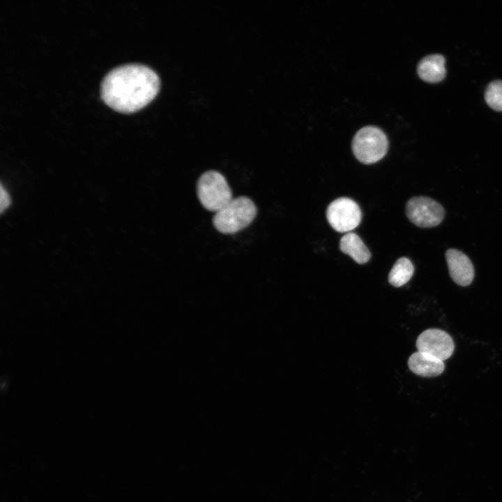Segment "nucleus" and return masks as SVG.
<instances>
[{
    "label": "nucleus",
    "mask_w": 502,
    "mask_h": 502,
    "mask_svg": "<svg viewBox=\"0 0 502 502\" xmlns=\"http://www.w3.org/2000/svg\"><path fill=\"white\" fill-rule=\"evenodd\" d=\"M159 89L160 79L153 69L142 63H130L116 66L104 76L100 96L114 109L132 112L151 102Z\"/></svg>",
    "instance_id": "obj_1"
},
{
    "label": "nucleus",
    "mask_w": 502,
    "mask_h": 502,
    "mask_svg": "<svg viewBox=\"0 0 502 502\" xmlns=\"http://www.w3.org/2000/svg\"><path fill=\"white\" fill-rule=\"evenodd\" d=\"M1 212L3 213L10 204V198L7 191L1 187Z\"/></svg>",
    "instance_id": "obj_14"
},
{
    "label": "nucleus",
    "mask_w": 502,
    "mask_h": 502,
    "mask_svg": "<svg viewBox=\"0 0 502 502\" xmlns=\"http://www.w3.org/2000/svg\"><path fill=\"white\" fill-rule=\"evenodd\" d=\"M326 216L334 230L344 233L354 229L359 225L362 219V212L355 201L343 197L329 204L326 208Z\"/></svg>",
    "instance_id": "obj_6"
},
{
    "label": "nucleus",
    "mask_w": 502,
    "mask_h": 502,
    "mask_svg": "<svg viewBox=\"0 0 502 502\" xmlns=\"http://www.w3.org/2000/svg\"><path fill=\"white\" fill-rule=\"evenodd\" d=\"M485 101L494 110L502 111V81L496 80L487 87L485 93Z\"/></svg>",
    "instance_id": "obj_13"
},
{
    "label": "nucleus",
    "mask_w": 502,
    "mask_h": 502,
    "mask_svg": "<svg viewBox=\"0 0 502 502\" xmlns=\"http://www.w3.org/2000/svg\"><path fill=\"white\" fill-rule=\"evenodd\" d=\"M416 345L418 351L442 361L449 358L455 349L452 337L444 330L438 328L424 330L418 337Z\"/></svg>",
    "instance_id": "obj_7"
},
{
    "label": "nucleus",
    "mask_w": 502,
    "mask_h": 502,
    "mask_svg": "<svg viewBox=\"0 0 502 502\" xmlns=\"http://www.w3.org/2000/svg\"><path fill=\"white\" fill-rule=\"evenodd\" d=\"M408 366L414 374L423 377L439 376L445 368L442 360L420 351L410 356Z\"/></svg>",
    "instance_id": "obj_9"
},
{
    "label": "nucleus",
    "mask_w": 502,
    "mask_h": 502,
    "mask_svg": "<svg viewBox=\"0 0 502 502\" xmlns=\"http://www.w3.org/2000/svg\"><path fill=\"white\" fill-rule=\"evenodd\" d=\"M340 250L351 257L357 264L367 263L371 258V252L358 235L349 232L340 240Z\"/></svg>",
    "instance_id": "obj_11"
},
{
    "label": "nucleus",
    "mask_w": 502,
    "mask_h": 502,
    "mask_svg": "<svg viewBox=\"0 0 502 502\" xmlns=\"http://www.w3.org/2000/svg\"><path fill=\"white\" fill-rule=\"evenodd\" d=\"M257 212V207L250 198L245 196L238 197L233 198L215 213L212 220L213 225L220 233H236L253 221Z\"/></svg>",
    "instance_id": "obj_2"
},
{
    "label": "nucleus",
    "mask_w": 502,
    "mask_h": 502,
    "mask_svg": "<svg viewBox=\"0 0 502 502\" xmlns=\"http://www.w3.org/2000/svg\"><path fill=\"white\" fill-rule=\"evenodd\" d=\"M418 76L424 81L436 83L446 76L445 59L441 54H431L423 58L417 67Z\"/></svg>",
    "instance_id": "obj_10"
},
{
    "label": "nucleus",
    "mask_w": 502,
    "mask_h": 502,
    "mask_svg": "<svg viewBox=\"0 0 502 502\" xmlns=\"http://www.w3.org/2000/svg\"><path fill=\"white\" fill-rule=\"evenodd\" d=\"M388 140L378 127L368 126L360 128L354 135L351 149L356 158L365 165L381 160L388 150Z\"/></svg>",
    "instance_id": "obj_3"
},
{
    "label": "nucleus",
    "mask_w": 502,
    "mask_h": 502,
    "mask_svg": "<svg viewBox=\"0 0 502 502\" xmlns=\"http://www.w3.org/2000/svg\"><path fill=\"white\" fill-rule=\"evenodd\" d=\"M445 257L451 279L459 286H469L475 275L474 267L469 257L455 248L447 250Z\"/></svg>",
    "instance_id": "obj_8"
},
{
    "label": "nucleus",
    "mask_w": 502,
    "mask_h": 502,
    "mask_svg": "<svg viewBox=\"0 0 502 502\" xmlns=\"http://www.w3.org/2000/svg\"><path fill=\"white\" fill-rule=\"evenodd\" d=\"M414 273V266L411 261L404 257L399 258L393 266L388 277L390 284L400 287L406 284Z\"/></svg>",
    "instance_id": "obj_12"
},
{
    "label": "nucleus",
    "mask_w": 502,
    "mask_h": 502,
    "mask_svg": "<svg viewBox=\"0 0 502 502\" xmlns=\"http://www.w3.org/2000/svg\"><path fill=\"white\" fill-rule=\"evenodd\" d=\"M409 220L420 228L439 225L445 217L444 208L434 199L425 196L410 198L405 206Z\"/></svg>",
    "instance_id": "obj_5"
},
{
    "label": "nucleus",
    "mask_w": 502,
    "mask_h": 502,
    "mask_svg": "<svg viewBox=\"0 0 502 502\" xmlns=\"http://www.w3.org/2000/svg\"><path fill=\"white\" fill-rule=\"evenodd\" d=\"M197 193L201 205L208 211L215 213L233 199L225 177L215 170L207 171L201 175L197 183Z\"/></svg>",
    "instance_id": "obj_4"
}]
</instances>
